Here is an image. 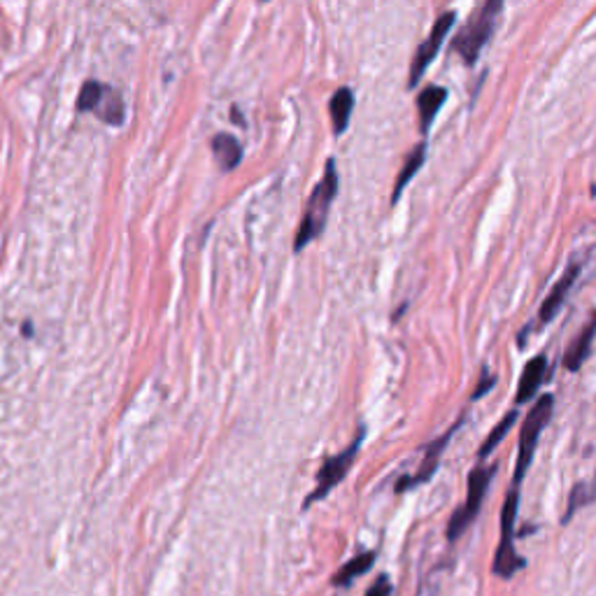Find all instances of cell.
<instances>
[{
    "label": "cell",
    "mask_w": 596,
    "mask_h": 596,
    "mask_svg": "<svg viewBox=\"0 0 596 596\" xmlns=\"http://www.w3.org/2000/svg\"><path fill=\"white\" fill-rule=\"evenodd\" d=\"M336 196H338V171H336V161L329 159L324 166V175L315 184V189L305 203L303 217L298 224L296 238H294V252H303L310 242H315L324 233Z\"/></svg>",
    "instance_id": "1"
},
{
    "label": "cell",
    "mask_w": 596,
    "mask_h": 596,
    "mask_svg": "<svg viewBox=\"0 0 596 596\" xmlns=\"http://www.w3.org/2000/svg\"><path fill=\"white\" fill-rule=\"evenodd\" d=\"M504 3L501 0H485L476 10L470 12L464 26L452 38V52L457 54L466 66H476L482 49L489 42L492 33L499 26Z\"/></svg>",
    "instance_id": "2"
},
{
    "label": "cell",
    "mask_w": 596,
    "mask_h": 596,
    "mask_svg": "<svg viewBox=\"0 0 596 596\" xmlns=\"http://www.w3.org/2000/svg\"><path fill=\"white\" fill-rule=\"evenodd\" d=\"M520 511V487H511L505 494V504L501 508V540L492 562V574L501 580H511L522 568L527 566V559L515 550V524Z\"/></svg>",
    "instance_id": "3"
},
{
    "label": "cell",
    "mask_w": 596,
    "mask_h": 596,
    "mask_svg": "<svg viewBox=\"0 0 596 596\" xmlns=\"http://www.w3.org/2000/svg\"><path fill=\"white\" fill-rule=\"evenodd\" d=\"M552 408H555V396L543 394L539 401L533 403V408L529 410L527 419L520 429V443H517V461H515V485L513 487H520L527 470L531 469L533 454H536V447H539L540 436H543V429L548 426L552 417Z\"/></svg>",
    "instance_id": "4"
},
{
    "label": "cell",
    "mask_w": 596,
    "mask_h": 596,
    "mask_svg": "<svg viewBox=\"0 0 596 596\" xmlns=\"http://www.w3.org/2000/svg\"><path fill=\"white\" fill-rule=\"evenodd\" d=\"M496 470H499V464L476 466L469 473V492H466L464 505L454 511V515L450 517V524H447V540L450 543L461 539L470 529V524L476 522V517L480 515L482 501L487 496V489L492 485L494 476H496Z\"/></svg>",
    "instance_id": "5"
},
{
    "label": "cell",
    "mask_w": 596,
    "mask_h": 596,
    "mask_svg": "<svg viewBox=\"0 0 596 596\" xmlns=\"http://www.w3.org/2000/svg\"><path fill=\"white\" fill-rule=\"evenodd\" d=\"M364 436H366V431H364V426H359L355 441L345 447L343 452L324 459V464H321L320 470H317L315 489H312V492H310L303 501V511H308L310 505H315L317 501L327 499L329 494H331L333 489L338 487L340 482L345 480V476L350 473L352 464H355L356 454H359V447H362Z\"/></svg>",
    "instance_id": "6"
},
{
    "label": "cell",
    "mask_w": 596,
    "mask_h": 596,
    "mask_svg": "<svg viewBox=\"0 0 596 596\" xmlns=\"http://www.w3.org/2000/svg\"><path fill=\"white\" fill-rule=\"evenodd\" d=\"M77 110L80 112H93L105 124H112V127L124 124V117H127V105H124L121 93L96 80H89L82 86L80 98H77Z\"/></svg>",
    "instance_id": "7"
},
{
    "label": "cell",
    "mask_w": 596,
    "mask_h": 596,
    "mask_svg": "<svg viewBox=\"0 0 596 596\" xmlns=\"http://www.w3.org/2000/svg\"><path fill=\"white\" fill-rule=\"evenodd\" d=\"M454 23H457V12H452V10L443 12L441 17L434 22L429 38H426V40L417 47V52H415V57H413V64H410V77H408V86H410V89H415V86L419 84V80L425 77V73L429 70V66L436 61L443 42H445L447 33L452 31Z\"/></svg>",
    "instance_id": "8"
},
{
    "label": "cell",
    "mask_w": 596,
    "mask_h": 596,
    "mask_svg": "<svg viewBox=\"0 0 596 596\" xmlns=\"http://www.w3.org/2000/svg\"><path fill=\"white\" fill-rule=\"evenodd\" d=\"M464 419H466V415H461V417H459L457 422H454V425L450 426V429H447L441 438H436L434 443H429V447L425 450V459H422V464H419L417 473H415V476L401 478V480L396 482V492H399V494L408 492V489L417 487V485H425V482H429L431 478L436 476L438 464H441V457H443V452H445L447 443L452 441L454 434L461 429Z\"/></svg>",
    "instance_id": "9"
},
{
    "label": "cell",
    "mask_w": 596,
    "mask_h": 596,
    "mask_svg": "<svg viewBox=\"0 0 596 596\" xmlns=\"http://www.w3.org/2000/svg\"><path fill=\"white\" fill-rule=\"evenodd\" d=\"M580 270H583V264H571L566 270H564V276L555 282V287L550 289V294L545 296L543 305L539 310V327H545V324H550L557 315H559V310L564 308L566 303L568 294L574 289L575 280L580 277Z\"/></svg>",
    "instance_id": "10"
},
{
    "label": "cell",
    "mask_w": 596,
    "mask_h": 596,
    "mask_svg": "<svg viewBox=\"0 0 596 596\" xmlns=\"http://www.w3.org/2000/svg\"><path fill=\"white\" fill-rule=\"evenodd\" d=\"M545 378H548V355L533 356L531 362L524 366L520 375V382H517V394H515V408L524 406L539 394L540 387H543Z\"/></svg>",
    "instance_id": "11"
},
{
    "label": "cell",
    "mask_w": 596,
    "mask_h": 596,
    "mask_svg": "<svg viewBox=\"0 0 596 596\" xmlns=\"http://www.w3.org/2000/svg\"><path fill=\"white\" fill-rule=\"evenodd\" d=\"M447 101V89L436 84L425 86L422 92L417 93V112H419V131L429 133L431 127H434V121L438 117V110L445 105Z\"/></svg>",
    "instance_id": "12"
},
{
    "label": "cell",
    "mask_w": 596,
    "mask_h": 596,
    "mask_svg": "<svg viewBox=\"0 0 596 596\" xmlns=\"http://www.w3.org/2000/svg\"><path fill=\"white\" fill-rule=\"evenodd\" d=\"M596 338V312L592 315V320L587 321L583 331L575 336V340L568 345L566 355H564V366L568 368L571 372H578L583 368V364L587 362V356L592 352V345H594Z\"/></svg>",
    "instance_id": "13"
},
{
    "label": "cell",
    "mask_w": 596,
    "mask_h": 596,
    "mask_svg": "<svg viewBox=\"0 0 596 596\" xmlns=\"http://www.w3.org/2000/svg\"><path fill=\"white\" fill-rule=\"evenodd\" d=\"M329 112H331V124L336 136H343L350 127L352 112H355V93L350 86H340L329 101Z\"/></svg>",
    "instance_id": "14"
},
{
    "label": "cell",
    "mask_w": 596,
    "mask_h": 596,
    "mask_svg": "<svg viewBox=\"0 0 596 596\" xmlns=\"http://www.w3.org/2000/svg\"><path fill=\"white\" fill-rule=\"evenodd\" d=\"M213 154L224 171H233L242 161V145L231 133H217L213 138Z\"/></svg>",
    "instance_id": "15"
},
{
    "label": "cell",
    "mask_w": 596,
    "mask_h": 596,
    "mask_svg": "<svg viewBox=\"0 0 596 596\" xmlns=\"http://www.w3.org/2000/svg\"><path fill=\"white\" fill-rule=\"evenodd\" d=\"M375 559H378V555H375V552H362V555L352 557L350 562L343 564V566L338 568V574L333 575L331 583L336 587L352 585L356 578H362L364 574H368V571H371L372 564H375Z\"/></svg>",
    "instance_id": "16"
},
{
    "label": "cell",
    "mask_w": 596,
    "mask_h": 596,
    "mask_svg": "<svg viewBox=\"0 0 596 596\" xmlns=\"http://www.w3.org/2000/svg\"><path fill=\"white\" fill-rule=\"evenodd\" d=\"M426 159V143H419L417 147H413V152L406 156V161H403V168L401 172H399V178H396L394 182V194H391V206H396L399 203V198H401L403 189L408 187V182L415 178L419 172V168H422V163H425Z\"/></svg>",
    "instance_id": "17"
},
{
    "label": "cell",
    "mask_w": 596,
    "mask_h": 596,
    "mask_svg": "<svg viewBox=\"0 0 596 596\" xmlns=\"http://www.w3.org/2000/svg\"><path fill=\"white\" fill-rule=\"evenodd\" d=\"M517 417H520V410H517V408H513L511 413L505 415V417L501 419L499 425L494 426L492 434H489V436L485 438V443H482V447H480V452H478V457H480V459L489 457V454L494 452V447L499 445V443L504 441L505 436H508V431L513 429V425H515V422H517Z\"/></svg>",
    "instance_id": "18"
},
{
    "label": "cell",
    "mask_w": 596,
    "mask_h": 596,
    "mask_svg": "<svg viewBox=\"0 0 596 596\" xmlns=\"http://www.w3.org/2000/svg\"><path fill=\"white\" fill-rule=\"evenodd\" d=\"M391 592H394V587H391L390 578H387V575H380V578L372 583L371 590L366 592V596H391Z\"/></svg>",
    "instance_id": "19"
},
{
    "label": "cell",
    "mask_w": 596,
    "mask_h": 596,
    "mask_svg": "<svg viewBox=\"0 0 596 596\" xmlns=\"http://www.w3.org/2000/svg\"><path fill=\"white\" fill-rule=\"evenodd\" d=\"M494 384H496V378H492L487 371L482 372L480 384H478V390H476V394H473V399H480L482 394H487V390H489V387H494Z\"/></svg>",
    "instance_id": "20"
},
{
    "label": "cell",
    "mask_w": 596,
    "mask_h": 596,
    "mask_svg": "<svg viewBox=\"0 0 596 596\" xmlns=\"http://www.w3.org/2000/svg\"><path fill=\"white\" fill-rule=\"evenodd\" d=\"M590 492H592V499H596V478H594V485H592Z\"/></svg>",
    "instance_id": "21"
}]
</instances>
